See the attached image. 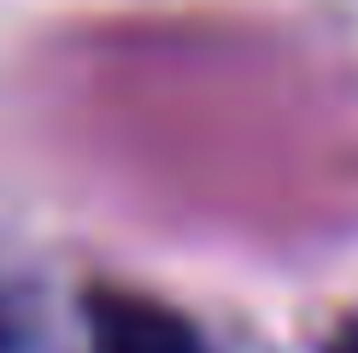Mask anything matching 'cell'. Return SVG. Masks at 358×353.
<instances>
[{"label": "cell", "mask_w": 358, "mask_h": 353, "mask_svg": "<svg viewBox=\"0 0 358 353\" xmlns=\"http://www.w3.org/2000/svg\"><path fill=\"white\" fill-rule=\"evenodd\" d=\"M88 330H94V353H212L182 312L124 289L88 294Z\"/></svg>", "instance_id": "obj_1"}, {"label": "cell", "mask_w": 358, "mask_h": 353, "mask_svg": "<svg viewBox=\"0 0 358 353\" xmlns=\"http://www.w3.org/2000/svg\"><path fill=\"white\" fill-rule=\"evenodd\" d=\"M0 353H12V324H6V306H0Z\"/></svg>", "instance_id": "obj_2"}]
</instances>
